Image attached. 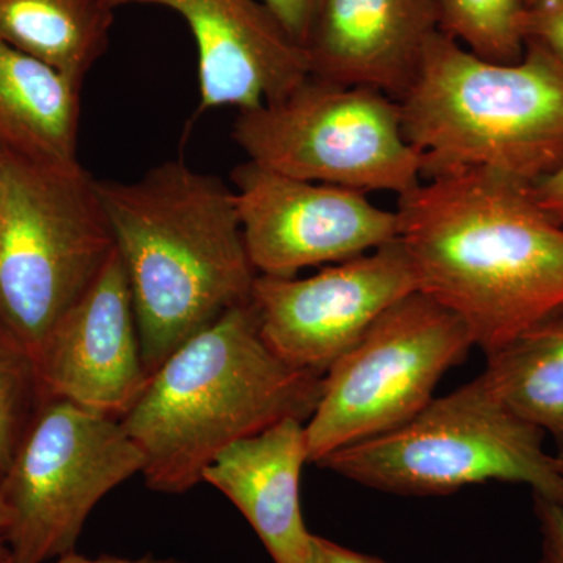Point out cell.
Masks as SVG:
<instances>
[{
  "label": "cell",
  "instance_id": "cell-1",
  "mask_svg": "<svg viewBox=\"0 0 563 563\" xmlns=\"http://www.w3.org/2000/svg\"><path fill=\"white\" fill-rule=\"evenodd\" d=\"M396 213L418 291L461 318L485 355L563 307V228L531 185L462 169L421 180Z\"/></svg>",
  "mask_w": 563,
  "mask_h": 563
},
{
  "label": "cell",
  "instance_id": "cell-2",
  "mask_svg": "<svg viewBox=\"0 0 563 563\" xmlns=\"http://www.w3.org/2000/svg\"><path fill=\"white\" fill-rule=\"evenodd\" d=\"M152 374L180 344L251 301L257 272L244 243L235 192L185 162L135 180H98Z\"/></svg>",
  "mask_w": 563,
  "mask_h": 563
},
{
  "label": "cell",
  "instance_id": "cell-3",
  "mask_svg": "<svg viewBox=\"0 0 563 563\" xmlns=\"http://www.w3.org/2000/svg\"><path fill=\"white\" fill-rule=\"evenodd\" d=\"M324 376L268 346L251 301L180 344L121 418L154 492L180 495L231 444L282 420L309 421Z\"/></svg>",
  "mask_w": 563,
  "mask_h": 563
},
{
  "label": "cell",
  "instance_id": "cell-4",
  "mask_svg": "<svg viewBox=\"0 0 563 563\" xmlns=\"http://www.w3.org/2000/svg\"><path fill=\"white\" fill-rule=\"evenodd\" d=\"M398 102L424 179L487 169L533 185L563 165V62L533 41L498 63L437 32Z\"/></svg>",
  "mask_w": 563,
  "mask_h": 563
},
{
  "label": "cell",
  "instance_id": "cell-5",
  "mask_svg": "<svg viewBox=\"0 0 563 563\" xmlns=\"http://www.w3.org/2000/svg\"><path fill=\"white\" fill-rule=\"evenodd\" d=\"M547 435L504 406L477 376L433 398L413 420L318 463L352 483L409 496L450 495L468 485L523 484L563 507V457Z\"/></svg>",
  "mask_w": 563,
  "mask_h": 563
},
{
  "label": "cell",
  "instance_id": "cell-6",
  "mask_svg": "<svg viewBox=\"0 0 563 563\" xmlns=\"http://www.w3.org/2000/svg\"><path fill=\"white\" fill-rule=\"evenodd\" d=\"M114 250L98 180L0 152V322L33 355Z\"/></svg>",
  "mask_w": 563,
  "mask_h": 563
},
{
  "label": "cell",
  "instance_id": "cell-7",
  "mask_svg": "<svg viewBox=\"0 0 563 563\" xmlns=\"http://www.w3.org/2000/svg\"><path fill=\"white\" fill-rule=\"evenodd\" d=\"M232 140L263 168L366 195L402 196L422 180L399 102L361 85L309 76L279 101L239 111Z\"/></svg>",
  "mask_w": 563,
  "mask_h": 563
},
{
  "label": "cell",
  "instance_id": "cell-8",
  "mask_svg": "<svg viewBox=\"0 0 563 563\" xmlns=\"http://www.w3.org/2000/svg\"><path fill=\"white\" fill-rule=\"evenodd\" d=\"M143 465L117 418L41 398L0 477L10 563H49L74 553L95 507Z\"/></svg>",
  "mask_w": 563,
  "mask_h": 563
},
{
  "label": "cell",
  "instance_id": "cell-9",
  "mask_svg": "<svg viewBox=\"0 0 563 563\" xmlns=\"http://www.w3.org/2000/svg\"><path fill=\"white\" fill-rule=\"evenodd\" d=\"M473 346L461 318L431 296L415 291L396 302L324 374L303 424L309 463L413 420Z\"/></svg>",
  "mask_w": 563,
  "mask_h": 563
},
{
  "label": "cell",
  "instance_id": "cell-10",
  "mask_svg": "<svg viewBox=\"0 0 563 563\" xmlns=\"http://www.w3.org/2000/svg\"><path fill=\"white\" fill-rule=\"evenodd\" d=\"M418 291L398 240L310 277L257 276L251 303L268 346L324 376L390 307Z\"/></svg>",
  "mask_w": 563,
  "mask_h": 563
},
{
  "label": "cell",
  "instance_id": "cell-11",
  "mask_svg": "<svg viewBox=\"0 0 563 563\" xmlns=\"http://www.w3.org/2000/svg\"><path fill=\"white\" fill-rule=\"evenodd\" d=\"M247 254L258 276L295 277L398 240V213L366 192L295 179L247 161L232 173Z\"/></svg>",
  "mask_w": 563,
  "mask_h": 563
},
{
  "label": "cell",
  "instance_id": "cell-12",
  "mask_svg": "<svg viewBox=\"0 0 563 563\" xmlns=\"http://www.w3.org/2000/svg\"><path fill=\"white\" fill-rule=\"evenodd\" d=\"M41 398L121 421L150 383L128 274L117 247L35 354Z\"/></svg>",
  "mask_w": 563,
  "mask_h": 563
},
{
  "label": "cell",
  "instance_id": "cell-13",
  "mask_svg": "<svg viewBox=\"0 0 563 563\" xmlns=\"http://www.w3.org/2000/svg\"><path fill=\"white\" fill-rule=\"evenodd\" d=\"M111 9L152 5L179 14L198 51L199 111L257 109L310 76L301 44L261 0H109Z\"/></svg>",
  "mask_w": 563,
  "mask_h": 563
},
{
  "label": "cell",
  "instance_id": "cell-14",
  "mask_svg": "<svg viewBox=\"0 0 563 563\" xmlns=\"http://www.w3.org/2000/svg\"><path fill=\"white\" fill-rule=\"evenodd\" d=\"M437 32L435 0H325L303 49L310 76L401 101Z\"/></svg>",
  "mask_w": 563,
  "mask_h": 563
},
{
  "label": "cell",
  "instance_id": "cell-15",
  "mask_svg": "<svg viewBox=\"0 0 563 563\" xmlns=\"http://www.w3.org/2000/svg\"><path fill=\"white\" fill-rule=\"evenodd\" d=\"M306 422L287 418L231 444L203 470L246 518L274 563H307L313 533L301 507V474L309 463Z\"/></svg>",
  "mask_w": 563,
  "mask_h": 563
},
{
  "label": "cell",
  "instance_id": "cell-16",
  "mask_svg": "<svg viewBox=\"0 0 563 563\" xmlns=\"http://www.w3.org/2000/svg\"><path fill=\"white\" fill-rule=\"evenodd\" d=\"M84 85L0 40V152L74 165Z\"/></svg>",
  "mask_w": 563,
  "mask_h": 563
},
{
  "label": "cell",
  "instance_id": "cell-17",
  "mask_svg": "<svg viewBox=\"0 0 563 563\" xmlns=\"http://www.w3.org/2000/svg\"><path fill=\"white\" fill-rule=\"evenodd\" d=\"M109 0H0V40L84 85L109 47Z\"/></svg>",
  "mask_w": 563,
  "mask_h": 563
},
{
  "label": "cell",
  "instance_id": "cell-18",
  "mask_svg": "<svg viewBox=\"0 0 563 563\" xmlns=\"http://www.w3.org/2000/svg\"><path fill=\"white\" fill-rule=\"evenodd\" d=\"M488 390L558 446L563 457V307L487 355Z\"/></svg>",
  "mask_w": 563,
  "mask_h": 563
},
{
  "label": "cell",
  "instance_id": "cell-19",
  "mask_svg": "<svg viewBox=\"0 0 563 563\" xmlns=\"http://www.w3.org/2000/svg\"><path fill=\"white\" fill-rule=\"evenodd\" d=\"M439 29L477 57L514 63L526 49L523 0H435Z\"/></svg>",
  "mask_w": 563,
  "mask_h": 563
},
{
  "label": "cell",
  "instance_id": "cell-20",
  "mask_svg": "<svg viewBox=\"0 0 563 563\" xmlns=\"http://www.w3.org/2000/svg\"><path fill=\"white\" fill-rule=\"evenodd\" d=\"M35 358L0 322V477L40 404Z\"/></svg>",
  "mask_w": 563,
  "mask_h": 563
},
{
  "label": "cell",
  "instance_id": "cell-21",
  "mask_svg": "<svg viewBox=\"0 0 563 563\" xmlns=\"http://www.w3.org/2000/svg\"><path fill=\"white\" fill-rule=\"evenodd\" d=\"M526 41L539 43L563 62V0H550L526 13Z\"/></svg>",
  "mask_w": 563,
  "mask_h": 563
},
{
  "label": "cell",
  "instance_id": "cell-22",
  "mask_svg": "<svg viewBox=\"0 0 563 563\" xmlns=\"http://www.w3.org/2000/svg\"><path fill=\"white\" fill-rule=\"evenodd\" d=\"M296 43L306 46L325 0H261Z\"/></svg>",
  "mask_w": 563,
  "mask_h": 563
},
{
  "label": "cell",
  "instance_id": "cell-23",
  "mask_svg": "<svg viewBox=\"0 0 563 563\" xmlns=\"http://www.w3.org/2000/svg\"><path fill=\"white\" fill-rule=\"evenodd\" d=\"M540 532V563H563V507L533 496Z\"/></svg>",
  "mask_w": 563,
  "mask_h": 563
},
{
  "label": "cell",
  "instance_id": "cell-24",
  "mask_svg": "<svg viewBox=\"0 0 563 563\" xmlns=\"http://www.w3.org/2000/svg\"><path fill=\"white\" fill-rule=\"evenodd\" d=\"M307 563H385L373 555L357 553V551L344 548L342 544L324 539V537H312L310 553Z\"/></svg>",
  "mask_w": 563,
  "mask_h": 563
},
{
  "label": "cell",
  "instance_id": "cell-25",
  "mask_svg": "<svg viewBox=\"0 0 563 563\" xmlns=\"http://www.w3.org/2000/svg\"><path fill=\"white\" fill-rule=\"evenodd\" d=\"M531 188L537 202L563 228V165Z\"/></svg>",
  "mask_w": 563,
  "mask_h": 563
},
{
  "label": "cell",
  "instance_id": "cell-26",
  "mask_svg": "<svg viewBox=\"0 0 563 563\" xmlns=\"http://www.w3.org/2000/svg\"><path fill=\"white\" fill-rule=\"evenodd\" d=\"M0 563H9L0 561ZM49 563H187L177 561V559H157L152 555H144L139 559L117 558V555H101V558H85V555L69 553Z\"/></svg>",
  "mask_w": 563,
  "mask_h": 563
},
{
  "label": "cell",
  "instance_id": "cell-27",
  "mask_svg": "<svg viewBox=\"0 0 563 563\" xmlns=\"http://www.w3.org/2000/svg\"><path fill=\"white\" fill-rule=\"evenodd\" d=\"M7 528H9V510H7L2 496H0V561L10 563L5 542Z\"/></svg>",
  "mask_w": 563,
  "mask_h": 563
},
{
  "label": "cell",
  "instance_id": "cell-28",
  "mask_svg": "<svg viewBox=\"0 0 563 563\" xmlns=\"http://www.w3.org/2000/svg\"><path fill=\"white\" fill-rule=\"evenodd\" d=\"M526 9H536V7L543 5V3L550 2V0H523Z\"/></svg>",
  "mask_w": 563,
  "mask_h": 563
}]
</instances>
